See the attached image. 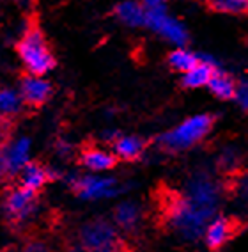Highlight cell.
Masks as SVG:
<instances>
[{
	"label": "cell",
	"mask_w": 248,
	"mask_h": 252,
	"mask_svg": "<svg viewBox=\"0 0 248 252\" xmlns=\"http://www.w3.org/2000/svg\"><path fill=\"white\" fill-rule=\"evenodd\" d=\"M218 165L223 169V171H234V167L238 165V153H236L234 149H223L218 158Z\"/></svg>",
	"instance_id": "cell-21"
},
{
	"label": "cell",
	"mask_w": 248,
	"mask_h": 252,
	"mask_svg": "<svg viewBox=\"0 0 248 252\" xmlns=\"http://www.w3.org/2000/svg\"><path fill=\"white\" fill-rule=\"evenodd\" d=\"M16 50L27 73L45 77L55 68V57L39 27H28L23 32Z\"/></svg>",
	"instance_id": "cell-3"
},
{
	"label": "cell",
	"mask_w": 248,
	"mask_h": 252,
	"mask_svg": "<svg viewBox=\"0 0 248 252\" xmlns=\"http://www.w3.org/2000/svg\"><path fill=\"white\" fill-rule=\"evenodd\" d=\"M239 187H241V190H243V194L248 197V180H243V181H241V185H239Z\"/></svg>",
	"instance_id": "cell-27"
},
{
	"label": "cell",
	"mask_w": 248,
	"mask_h": 252,
	"mask_svg": "<svg viewBox=\"0 0 248 252\" xmlns=\"http://www.w3.org/2000/svg\"><path fill=\"white\" fill-rule=\"evenodd\" d=\"M234 99L241 110L248 112V80L243 82V84H238V91H236Z\"/></svg>",
	"instance_id": "cell-22"
},
{
	"label": "cell",
	"mask_w": 248,
	"mask_h": 252,
	"mask_svg": "<svg viewBox=\"0 0 248 252\" xmlns=\"http://www.w3.org/2000/svg\"><path fill=\"white\" fill-rule=\"evenodd\" d=\"M9 2H25V0H9Z\"/></svg>",
	"instance_id": "cell-29"
},
{
	"label": "cell",
	"mask_w": 248,
	"mask_h": 252,
	"mask_svg": "<svg viewBox=\"0 0 248 252\" xmlns=\"http://www.w3.org/2000/svg\"><path fill=\"white\" fill-rule=\"evenodd\" d=\"M113 16L126 27H145V11L140 0H122L115 4Z\"/></svg>",
	"instance_id": "cell-13"
},
{
	"label": "cell",
	"mask_w": 248,
	"mask_h": 252,
	"mask_svg": "<svg viewBox=\"0 0 248 252\" xmlns=\"http://www.w3.org/2000/svg\"><path fill=\"white\" fill-rule=\"evenodd\" d=\"M140 219H142V210L133 201H122L113 210V224L126 233H131L138 227Z\"/></svg>",
	"instance_id": "cell-15"
},
{
	"label": "cell",
	"mask_w": 248,
	"mask_h": 252,
	"mask_svg": "<svg viewBox=\"0 0 248 252\" xmlns=\"http://www.w3.org/2000/svg\"><path fill=\"white\" fill-rule=\"evenodd\" d=\"M18 91L27 107L37 108V107H43V105L48 101L52 93H54V87H52V84H50L45 77L27 73V75L20 80Z\"/></svg>",
	"instance_id": "cell-8"
},
{
	"label": "cell",
	"mask_w": 248,
	"mask_h": 252,
	"mask_svg": "<svg viewBox=\"0 0 248 252\" xmlns=\"http://www.w3.org/2000/svg\"><path fill=\"white\" fill-rule=\"evenodd\" d=\"M0 210L11 227H23L37 212V192L16 185L4 194Z\"/></svg>",
	"instance_id": "cell-4"
},
{
	"label": "cell",
	"mask_w": 248,
	"mask_h": 252,
	"mask_svg": "<svg viewBox=\"0 0 248 252\" xmlns=\"http://www.w3.org/2000/svg\"><path fill=\"white\" fill-rule=\"evenodd\" d=\"M213 213L198 208L185 194H167L163 199V219L168 229L185 240H197L206 231Z\"/></svg>",
	"instance_id": "cell-1"
},
{
	"label": "cell",
	"mask_w": 248,
	"mask_h": 252,
	"mask_svg": "<svg viewBox=\"0 0 248 252\" xmlns=\"http://www.w3.org/2000/svg\"><path fill=\"white\" fill-rule=\"evenodd\" d=\"M11 176L9 172V163H7V157H5L4 146H0V181L7 180Z\"/></svg>",
	"instance_id": "cell-24"
},
{
	"label": "cell",
	"mask_w": 248,
	"mask_h": 252,
	"mask_svg": "<svg viewBox=\"0 0 248 252\" xmlns=\"http://www.w3.org/2000/svg\"><path fill=\"white\" fill-rule=\"evenodd\" d=\"M208 89L211 91V94H215L218 99H234L236 91H238V84L230 75L225 71L217 69L215 75L211 77L208 84Z\"/></svg>",
	"instance_id": "cell-18"
},
{
	"label": "cell",
	"mask_w": 248,
	"mask_h": 252,
	"mask_svg": "<svg viewBox=\"0 0 248 252\" xmlns=\"http://www.w3.org/2000/svg\"><path fill=\"white\" fill-rule=\"evenodd\" d=\"M25 101L18 89L13 87H0V116L13 121L14 117L22 114Z\"/></svg>",
	"instance_id": "cell-17"
},
{
	"label": "cell",
	"mask_w": 248,
	"mask_h": 252,
	"mask_svg": "<svg viewBox=\"0 0 248 252\" xmlns=\"http://www.w3.org/2000/svg\"><path fill=\"white\" fill-rule=\"evenodd\" d=\"M13 135V121L0 116V146H5Z\"/></svg>",
	"instance_id": "cell-23"
},
{
	"label": "cell",
	"mask_w": 248,
	"mask_h": 252,
	"mask_svg": "<svg viewBox=\"0 0 248 252\" xmlns=\"http://www.w3.org/2000/svg\"><path fill=\"white\" fill-rule=\"evenodd\" d=\"M69 187L75 194L83 201H99V199H112L121 194L124 187L115 178L92 174H78L69 178Z\"/></svg>",
	"instance_id": "cell-5"
},
{
	"label": "cell",
	"mask_w": 248,
	"mask_h": 252,
	"mask_svg": "<svg viewBox=\"0 0 248 252\" xmlns=\"http://www.w3.org/2000/svg\"><path fill=\"white\" fill-rule=\"evenodd\" d=\"M55 151H57L60 157H69V153H71V146H69L66 140H59L57 146H55Z\"/></svg>",
	"instance_id": "cell-26"
},
{
	"label": "cell",
	"mask_w": 248,
	"mask_h": 252,
	"mask_svg": "<svg viewBox=\"0 0 248 252\" xmlns=\"http://www.w3.org/2000/svg\"><path fill=\"white\" fill-rule=\"evenodd\" d=\"M112 149L119 160L135 162V160H138L144 155L145 140L137 135H122V133H119L117 139L112 142Z\"/></svg>",
	"instance_id": "cell-14"
},
{
	"label": "cell",
	"mask_w": 248,
	"mask_h": 252,
	"mask_svg": "<svg viewBox=\"0 0 248 252\" xmlns=\"http://www.w3.org/2000/svg\"><path fill=\"white\" fill-rule=\"evenodd\" d=\"M183 194L193 204H197L198 208H202V210L215 215L218 210V204H220L221 187L208 172H197L186 181Z\"/></svg>",
	"instance_id": "cell-6"
},
{
	"label": "cell",
	"mask_w": 248,
	"mask_h": 252,
	"mask_svg": "<svg viewBox=\"0 0 248 252\" xmlns=\"http://www.w3.org/2000/svg\"><path fill=\"white\" fill-rule=\"evenodd\" d=\"M22 252H52L50 247L46 245L45 242H39V240H30L27 242V245L23 247Z\"/></svg>",
	"instance_id": "cell-25"
},
{
	"label": "cell",
	"mask_w": 248,
	"mask_h": 252,
	"mask_svg": "<svg viewBox=\"0 0 248 252\" xmlns=\"http://www.w3.org/2000/svg\"><path fill=\"white\" fill-rule=\"evenodd\" d=\"M218 69L217 61L209 55H200V61L195 64L193 68L183 73L181 84L188 89H200V87H208L209 80Z\"/></svg>",
	"instance_id": "cell-9"
},
{
	"label": "cell",
	"mask_w": 248,
	"mask_h": 252,
	"mask_svg": "<svg viewBox=\"0 0 248 252\" xmlns=\"http://www.w3.org/2000/svg\"><path fill=\"white\" fill-rule=\"evenodd\" d=\"M0 252H14V251H11V249H4V251H0Z\"/></svg>",
	"instance_id": "cell-28"
},
{
	"label": "cell",
	"mask_w": 248,
	"mask_h": 252,
	"mask_svg": "<svg viewBox=\"0 0 248 252\" xmlns=\"http://www.w3.org/2000/svg\"><path fill=\"white\" fill-rule=\"evenodd\" d=\"M198 61H200V55L192 52V50H188L186 46H176V48L168 54V66H170L174 71L181 73V75L193 68Z\"/></svg>",
	"instance_id": "cell-19"
},
{
	"label": "cell",
	"mask_w": 248,
	"mask_h": 252,
	"mask_svg": "<svg viewBox=\"0 0 248 252\" xmlns=\"http://www.w3.org/2000/svg\"><path fill=\"white\" fill-rule=\"evenodd\" d=\"M213 125H215V117L211 114H197L174 126L172 130L162 133L156 139V144L167 153H181L202 142L211 131Z\"/></svg>",
	"instance_id": "cell-2"
},
{
	"label": "cell",
	"mask_w": 248,
	"mask_h": 252,
	"mask_svg": "<svg viewBox=\"0 0 248 252\" xmlns=\"http://www.w3.org/2000/svg\"><path fill=\"white\" fill-rule=\"evenodd\" d=\"M145 27L158 34L162 39L170 43L172 46H186L188 43V31L177 18L168 14V9L145 13Z\"/></svg>",
	"instance_id": "cell-7"
},
{
	"label": "cell",
	"mask_w": 248,
	"mask_h": 252,
	"mask_svg": "<svg viewBox=\"0 0 248 252\" xmlns=\"http://www.w3.org/2000/svg\"><path fill=\"white\" fill-rule=\"evenodd\" d=\"M213 11L223 14H248V0H208Z\"/></svg>",
	"instance_id": "cell-20"
},
{
	"label": "cell",
	"mask_w": 248,
	"mask_h": 252,
	"mask_svg": "<svg viewBox=\"0 0 248 252\" xmlns=\"http://www.w3.org/2000/svg\"><path fill=\"white\" fill-rule=\"evenodd\" d=\"M48 181H50L48 167L41 165L37 162H32V160L18 172V185L32 190V192H39Z\"/></svg>",
	"instance_id": "cell-16"
},
{
	"label": "cell",
	"mask_w": 248,
	"mask_h": 252,
	"mask_svg": "<svg viewBox=\"0 0 248 252\" xmlns=\"http://www.w3.org/2000/svg\"><path fill=\"white\" fill-rule=\"evenodd\" d=\"M4 149H5V157H7V163H9L11 176H18V172L30 162V151H32L30 139L28 137L11 139L4 146Z\"/></svg>",
	"instance_id": "cell-11"
},
{
	"label": "cell",
	"mask_w": 248,
	"mask_h": 252,
	"mask_svg": "<svg viewBox=\"0 0 248 252\" xmlns=\"http://www.w3.org/2000/svg\"><path fill=\"white\" fill-rule=\"evenodd\" d=\"M119 158L113 151L101 148H85L80 153V163L90 172H107L117 165Z\"/></svg>",
	"instance_id": "cell-12"
},
{
	"label": "cell",
	"mask_w": 248,
	"mask_h": 252,
	"mask_svg": "<svg viewBox=\"0 0 248 252\" xmlns=\"http://www.w3.org/2000/svg\"><path fill=\"white\" fill-rule=\"evenodd\" d=\"M236 234V222L227 219V217H213L204 231V240L208 247L217 251L223 247L232 236Z\"/></svg>",
	"instance_id": "cell-10"
}]
</instances>
